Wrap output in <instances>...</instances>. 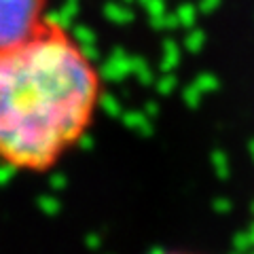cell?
<instances>
[{"label":"cell","instance_id":"1","mask_svg":"<svg viewBox=\"0 0 254 254\" xmlns=\"http://www.w3.org/2000/svg\"><path fill=\"white\" fill-rule=\"evenodd\" d=\"M104 83L60 21L0 49V163L43 174L89 131Z\"/></svg>","mask_w":254,"mask_h":254},{"label":"cell","instance_id":"2","mask_svg":"<svg viewBox=\"0 0 254 254\" xmlns=\"http://www.w3.org/2000/svg\"><path fill=\"white\" fill-rule=\"evenodd\" d=\"M49 0H0V49L30 36L47 19Z\"/></svg>","mask_w":254,"mask_h":254}]
</instances>
